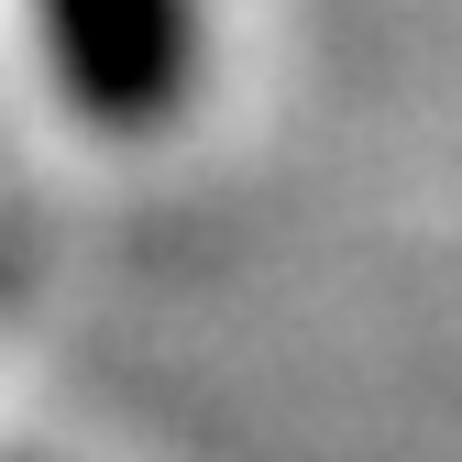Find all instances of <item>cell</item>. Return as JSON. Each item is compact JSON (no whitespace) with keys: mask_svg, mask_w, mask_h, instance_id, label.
<instances>
[{"mask_svg":"<svg viewBox=\"0 0 462 462\" xmlns=\"http://www.w3.org/2000/svg\"><path fill=\"white\" fill-rule=\"evenodd\" d=\"M23 12L67 110L110 143H143L199 99V67H209L199 0H23Z\"/></svg>","mask_w":462,"mask_h":462,"instance_id":"obj_1","label":"cell"}]
</instances>
